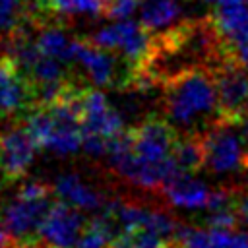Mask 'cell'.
<instances>
[{"label":"cell","mask_w":248,"mask_h":248,"mask_svg":"<svg viewBox=\"0 0 248 248\" xmlns=\"http://www.w3.org/2000/svg\"><path fill=\"white\" fill-rule=\"evenodd\" d=\"M176 130L161 118L147 116L110 141L108 165L122 180L143 190H161L178 176L172 157Z\"/></svg>","instance_id":"1"},{"label":"cell","mask_w":248,"mask_h":248,"mask_svg":"<svg viewBox=\"0 0 248 248\" xmlns=\"http://www.w3.org/2000/svg\"><path fill=\"white\" fill-rule=\"evenodd\" d=\"M163 91L165 120L176 134L203 136L223 116L217 85L209 68H198L169 79Z\"/></svg>","instance_id":"2"},{"label":"cell","mask_w":248,"mask_h":248,"mask_svg":"<svg viewBox=\"0 0 248 248\" xmlns=\"http://www.w3.org/2000/svg\"><path fill=\"white\" fill-rule=\"evenodd\" d=\"M87 85H72L60 99L46 105H33L25 110L23 122L39 141L41 149L56 155L70 157L83 145L81 107L79 97Z\"/></svg>","instance_id":"3"},{"label":"cell","mask_w":248,"mask_h":248,"mask_svg":"<svg viewBox=\"0 0 248 248\" xmlns=\"http://www.w3.org/2000/svg\"><path fill=\"white\" fill-rule=\"evenodd\" d=\"M105 211L116 225L114 242L124 248H167L176 240L178 225L161 209L116 200L110 202Z\"/></svg>","instance_id":"4"},{"label":"cell","mask_w":248,"mask_h":248,"mask_svg":"<svg viewBox=\"0 0 248 248\" xmlns=\"http://www.w3.org/2000/svg\"><path fill=\"white\" fill-rule=\"evenodd\" d=\"M52 188L39 180L25 182L2 205L0 217L17 244H33L39 240L41 225L52 207Z\"/></svg>","instance_id":"5"},{"label":"cell","mask_w":248,"mask_h":248,"mask_svg":"<svg viewBox=\"0 0 248 248\" xmlns=\"http://www.w3.org/2000/svg\"><path fill=\"white\" fill-rule=\"evenodd\" d=\"M81 107V130L83 145L81 149L89 157L107 155L110 141L124 132L122 114L108 103L103 91L85 87L79 97Z\"/></svg>","instance_id":"6"},{"label":"cell","mask_w":248,"mask_h":248,"mask_svg":"<svg viewBox=\"0 0 248 248\" xmlns=\"http://www.w3.org/2000/svg\"><path fill=\"white\" fill-rule=\"evenodd\" d=\"M87 41L101 48L118 52L120 56H124L126 60L134 62L140 68L143 66L153 46V39L149 31L141 23L132 21L130 17L116 19L114 23L97 29L93 35L87 37Z\"/></svg>","instance_id":"7"},{"label":"cell","mask_w":248,"mask_h":248,"mask_svg":"<svg viewBox=\"0 0 248 248\" xmlns=\"http://www.w3.org/2000/svg\"><path fill=\"white\" fill-rule=\"evenodd\" d=\"M203 155L205 165L215 174L234 172L240 169H246L244 161V149L238 134V126L232 120L221 118L215 126H211L203 136Z\"/></svg>","instance_id":"8"},{"label":"cell","mask_w":248,"mask_h":248,"mask_svg":"<svg viewBox=\"0 0 248 248\" xmlns=\"http://www.w3.org/2000/svg\"><path fill=\"white\" fill-rule=\"evenodd\" d=\"M211 72L217 85L221 116L236 122L248 114V66H244L234 54H229Z\"/></svg>","instance_id":"9"},{"label":"cell","mask_w":248,"mask_h":248,"mask_svg":"<svg viewBox=\"0 0 248 248\" xmlns=\"http://www.w3.org/2000/svg\"><path fill=\"white\" fill-rule=\"evenodd\" d=\"M39 141L21 120L0 132V178L2 182H17L35 163Z\"/></svg>","instance_id":"10"},{"label":"cell","mask_w":248,"mask_h":248,"mask_svg":"<svg viewBox=\"0 0 248 248\" xmlns=\"http://www.w3.org/2000/svg\"><path fill=\"white\" fill-rule=\"evenodd\" d=\"M85 223L87 219L81 215V209L60 200L48 209L37 244L43 248H78Z\"/></svg>","instance_id":"11"},{"label":"cell","mask_w":248,"mask_h":248,"mask_svg":"<svg viewBox=\"0 0 248 248\" xmlns=\"http://www.w3.org/2000/svg\"><path fill=\"white\" fill-rule=\"evenodd\" d=\"M35 105L29 81L17 70L16 62L4 54L0 58V118L16 116Z\"/></svg>","instance_id":"12"},{"label":"cell","mask_w":248,"mask_h":248,"mask_svg":"<svg viewBox=\"0 0 248 248\" xmlns=\"http://www.w3.org/2000/svg\"><path fill=\"white\" fill-rule=\"evenodd\" d=\"M52 190L62 202L81 211H103L108 205L105 194L78 172H64L56 176Z\"/></svg>","instance_id":"13"},{"label":"cell","mask_w":248,"mask_h":248,"mask_svg":"<svg viewBox=\"0 0 248 248\" xmlns=\"http://www.w3.org/2000/svg\"><path fill=\"white\" fill-rule=\"evenodd\" d=\"M211 19L225 39L231 54L240 46H248V2L217 6Z\"/></svg>","instance_id":"14"},{"label":"cell","mask_w":248,"mask_h":248,"mask_svg":"<svg viewBox=\"0 0 248 248\" xmlns=\"http://www.w3.org/2000/svg\"><path fill=\"white\" fill-rule=\"evenodd\" d=\"M167 202L182 209H205L211 190L194 174H178L161 188Z\"/></svg>","instance_id":"15"},{"label":"cell","mask_w":248,"mask_h":248,"mask_svg":"<svg viewBox=\"0 0 248 248\" xmlns=\"http://www.w3.org/2000/svg\"><path fill=\"white\" fill-rule=\"evenodd\" d=\"M182 19L178 0H145L140 6V23L149 33H165L176 27Z\"/></svg>","instance_id":"16"},{"label":"cell","mask_w":248,"mask_h":248,"mask_svg":"<svg viewBox=\"0 0 248 248\" xmlns=\"http://www.w3.org/2000/svg\"><path fill=\"white\" fill-rule=\"evenodd\" d=\"M78 39H72L64 27L56 21H48V23H39L35 29V43L39 46V50L46 56L58 58L66 64H72V56H74V46H76Z\"/></svg>","instance_id":"17"},{"label":"cell","mask_w":248,"mask_h":248,"mask_svg":"<svg viewBox=\"0 0 248 248\" xmlns=\"http://www.w3.org/2000/svg\"><path fill=\"white\" fill-rule=\"evenodd\" d=\"M172 157L176 163V169L180 174H194L205 165V155H203V141L202 136L194 134H178L174 147H172Z\"/></svg>","instance_id":"18"},{"label":"cell","mask_w":248,"mask_h":248,"mask_svg":"<svg viewBox=\"0 0 248 248\" xmlns=\"http://www.w3.org/2000/svg\"><path fill=\"white\" fill-rule=\"evenodd\" d=\"M116 238V225L112 217L103 209L93 219H87L79 236L78 248H108Z\"/></svg>","instance_id":"19"},{"label":"cell","mask_w":248,"mask_h":248,"mask_svg":"<svg viewBox=\"0 0 248 248\" xmlns=\"http://www.w3.org/2000/svg\"><path fill=\"white\" fill-rule=\"evenodd\" d=\"M43 6L52 19L72 16H85L93 19L107 16V0H45Z\"/></svg>","instance_id":"20"},{"label":"cell","mask_w":248,"mask_h":248,"mask_svg":"<svg viewBox=\"0 0 248 248\" xmlns=\"http://www.w3.org/2000/svg\"><path fill=\"white\" fill-rule=\"evenodd\" d=\"M176 240L186 248H223L209 227H178Z\"/></svg>","instance_id":"21"},{"label":"cell","mask_w":248,"mask_h":248,"mask_svg":"<svg viewBox=\"0 0 248 248\" xmlns=\"http://www.w3.org/2000/svg\"><path fill=\"white\" fill-rule=\"evenodd\" d=\"M27 16V0H0V33L10 35Z\"/></svg>","instance_id":"22"},{"label":"cell","mask_w":248,"mask_h":248,"mask_svg":"<svg viewBox=\"0 0 248 248\" xmlns=\"http://www.w3.org/2000/svg\"><path fill=\"white\" fill-rule=\"evenodd\" d=\"M138 10V0H107V17L128 19Z\"/></svg>","instance_id":"23"},{"label":"cell","mask_w":248,"mask_h":248,"mask_svg":"<svg viewBox=\"0 0 248 248\" xmlns=\"http://www.w3.org/2000/svg\"><path fill=\"white\" fill-rule=\"evenodd\" d=\"M234 207L238 213L240 223H244L248 227V190L246 192H236L234 196Z\"/></svg>","instance_id":"24"},{"label":"cell","mask_w":248,"mask_h":248,"mask_svg":"<svg viewBox=\"0 0 248 248\" xmlns=\"http://www.w3.org/2000/svg\"><path fill=\"white\" fill-rule=\"evenodd\" d=\"M236 126H238V134H240V141H242V149H244V161H246V169H248V114L238 118Z\"/></svg>","instance_id":"25"},{"label":"cell","mask_w":248,"mask_h":248,"mask_svg":"<svg viewBox=\"0 0 248 248\" xmlns=\"http://www.w3.org/2000/svg\"><path fill=\"white\" fill-rule=\"evenodd\" d=\"M0 248H16V240L12 238V234L8 232L2 217H0Z\"/></svg>","instance_id":"26"},{"label":"cell","mask_w":248,"mask_h":248,"mask_svg":"<svg viewBox=\"0 0 248 248\" xmlns=\"http://www.w3.org/2000/svg\"><path fill=\"white\" fill-rule=\"evenodd\" d=\"M45 0H27V10L31 12V14H35V16H48L46 12H45Z\"/></svg>","instance_id":"27"},{"label":"cell","mask_w":248,"mask_h":248,"mask_svg":"<svg viewBox=\"0 0 248 248\" xmlns=\"http://www.w3.org/2000/svg\"><path fill=\"white\" fill-rule=\"evenodd\" d=\"M232 54H234L244 66H248V46H240V48H236Z\"/></svg>","instance_id":"28"},{"label":"cell","mask_w":248,"mask_h":248,"mask_svg":"<svg viewBox=\"0 0 248 248\" xmlns=\"http://www.w3.org/2000/svg\"><path fill=\"white\" fill-rule=\"evenodd\" d=\"M205 4H213V6H227V4H240V2H248V0H202Z\"/></svg>","instance_id":"29"},{"label":"cell","mask_w":248,"mask_h":248,"mask_svg":"<svg viewBox=\"0 0 248 248\" xmlns=\"http://www.w3.org/2000/svg\"><path fill=\"white\" fill-rule=\"evenodd\" d=\"M167 248H186V246H184V244H180L178 240H174V242H170Z\"/></svg>","instance_id":"30"},{"label":"cell","mask_w":248,"mask_h":248,"mask_svg":"<svg viewBox=\"0 0 248 248\" xmlns=\"http://www.w3.org/2000/svg\"><path fill=\"white\" fill-rule=\"evenodd\" d=\"M37 246V242H33V244H19V248H35ZM39 248H43L41 244H39Z\"/></svg>","instance_id":"31"},{"label":"cell","mask_w":248,"mask_h":248,"mask_svg":"<svg viewBox=\"0 0 248 248\" xmlns=\"http://www.w3.org/2000/svg\"><path fill=\"white\" fill-rule=\"evenodd\" d=\"M108 248H124V246H120V244H116V242H112Z\"/></svg>","instance_id":"32"}]
</instances>
